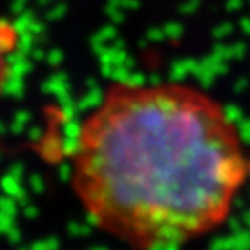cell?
Listing matches in <instances>:
<instances>
[{
  "label": "cell",
  "instance_id": "7a4b0ae2",
  "mask_svg": "<svg viewBox=\"0 0 250 250\" xmlns=\"http://www.w3.org/2000/svg\"><path fill=\"white\" fill-rule=\"evenodd\" d=\"M20 30L12 23L0 20V94L9 85L12 75V62L20 49Z\"/></svg>",
  "mask_w": 250,
  "mask_h": 250
},
{
  "label": "cell",
  "instance_id": "6da1fadb",
  "mask_svg": "<svg viewBox=\"0 0 250 250\" xmlns=\"http://www.w3.org/2000/svg\"><path fill=\"white\" fill-rule=\"evenodd\" d=\"M250 172L223 103L183 82H120L77 129L70 181L87 217L136 250L207 236L229 217Z\"/></svg>",
  "mask_w": 250,
  "mask_h": 250
}]
</instances>
